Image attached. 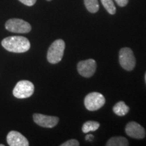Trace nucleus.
<instances>
[{
    "label": "nucleus",
    "mask_w": 146,
    "mask_h": 146,
    "mask_svg": "<svg viewBox=\"0 0 146 146\" xmlns=\"http://www.w3.org/2000/svg\"><path fill=\"white\" fill-rule=\"evenodd\" d=\"M120 64L126 70H133L135 67L136 60L133 51L129 47H123L119 52Z\"/></svg>",
    "instance_id": "39448f33"
},
{
    "label": "nucleus",
    "mask_w": 146,
    "mask_h": 146,
    "mask_svg": "<svg viewBox=\"0 0 146 146\" xmlns=\"http://www.w3.org/2000/svg\"><path fill=\"white\" fill-rule=\"evenodd\" d=\"M4 145H3V144H0V146H3Z\"/></svg>",
    "instance_id": "412c9836"
},
{
    "label": "nucleus",
    "mask_w": 146,
    "mask_h": 146,
    "mask_svg": "<svg viewBox=\"0 0 146 146\" xmlns=\"http://www.w3.org/2000/svg\"><path fill=\"white\" fill-rule=\"evenodd\" d=\"M87 10L91 13H96L99 10L100 5L98 0H84Z\"/></svg>",
    "instance_id": "4468645a"
},
{
    "label": "nucleus",
    "mask_w": 146,
    "mask_h": 146,
    "mask_svg": "<svg viewBox=\"0 0 146 146\" xmlns=\"http://www.w3.org/2000/svg\"><path fill=\"white\" fill-rule=\"evenodd\" d=\"M34 85L31 81L23 80L19 81L13 89L14 96L18 99H25L33 94Z\"/></svg>",
    "instance_id": "7ed1b4c3"
},
{
    "label": "nucleus",
    "mask_w": 146,
    "mask_h": 146,
    "mask_svg": "<svg viewBox=\"0 0 146 146\" xmlns=\"http://www.w3.org/2000/svg\"><path fill=\"white\" fill-rule=\"evenodd\" d=\"M145 83H146V73H145Z\"/></svg>",
    "instance_id": "aec40b11"
},
{
    "label": "nucleus",
    "mask_w": 146,
    "mask_h": 146,
    "mask_svg": "<svg viewBox=\"0 0 146 146\" xmlns=\"http://www.w3.org/2000/svg\"><path fill=\"white\" fill-rule=\"evenodd\" d=\"M113 111L117 116H124L129 112V107L124 102H119L113 107Z\"/></svg>",
    "instance_id": "9b49d317"
},
{
    "label": "nucleus",
    "mask_w": 146,
    "mask_h": 146,
    "mask_svg": "<svg viewBox=\"0 0 146 146\" xmlns=\"http://www.w3.org/2000/svg\"><path fill=\"white\" fill-rule=\"evenodd\" d=\"M94 135H91V134L87 135L86 137H85V139H86L87 141H92L93 140H94Z\"/></svg>",
    "instance_id": "6ab92c4d"
},
{
    "label": "nucleus",
    "mask_w": 146,
    "mask_h": 146,
    "mask_svg": "<svg viewBox=\"0 0 146 146\" xmlns=\"http://www.w3.org/2000/svg\"><path fill=\"white\" fill-rule=\"evenodd\" d=\"M126 133L128 136L134 139H141L145 136V131L144 128L137 123L136 122H130L126 126Z\"/></svg>",
    "instance_id": "1a4fd4ad"
},
{
    "label": "nucleus",
    "mask_w": 146,
    "mask_h": 146,
    "mask_svg": "<svg viewBox=\"0 0 146 146\" xmlns=\"http://www.w3.org/2000/svg\"><path fill=\"white\" fill-rule=\"evenodd\" d=\"M96 62L94 59H88L79 62L77 65L78 72L85 78H90L96 70Z\"/></svg>",
    "instance_id": "0eeeda50"
},
{
    "label": "nucleus",
    "mask_w": 146,
    "mask_h": 146,
    "mask_svg": "<svg viewBox=\"0 0 146 146\" xmlns=\"http://www.w3.org/2000/svg\"><path fill=\"white\" fill-rule=\"evenodd\" d=\"M115 1L120 7H125L127 5L129 0H115Z\"/></svg>",
    "instance_id": "a211bd4d"
},
{
    "label": "nucleus",
    "mask_w": 146,
    "mask_h": 146,
    "mask_svg": "<svg viewBox=\"0 0 146 146\" xmlns=\"http://www.w3.org/2000/svg\"><path fill=\"white\" fill-rule=\"evenodd\" d=\"M106 100L103 95L98 92H92L87 95L84 104L89 111H96L103 106Z\"/></svg>",
    "instance_id": "423d86ee"
},
{
    "label": "nucleus",
    "mask_w": 146,
    "mask_h": 146,
    "mask_svg": "<svg viewBox=\"0 0 146 146\" xmlns=\"http://www.w3.org/2000/svg\"><path fill=\"white\" fill-rule=\"evenodd\" d=\"M100 123L96 121H87L86 123H84L82 127V131L83 133H88L92 131H96L98 130L100 127Z\"/></svg>",
    "instance_id": "ddd939ff"
},
{
    "label": "nucleus",
    "mask_w": 146,
    "mask_h": 146,
    "mask_svg": "<svg viewBox=\"0 0 146 146\" xmlns=\"http://www.w3.org/2000/svg\"><path fill=\"white\" fill-rule=\"evenodd\" d=\"M47 1H52V0H47Z\"/></svg>",
    "instance_id": "4be33fe9"
},
{
    "label": "nucleus",
    "mask_w": 146,
    "mask_h": 146,
    "mask_svg": "<svg viewBox=\"0 0 146 146\" xmlns=\"http://www.w3.org/2000/svg\"><path fill=\"white\" fill-rule=\"evenodd\" d=\"M33 120L36 125L45 128L56 127L59 122V118L57 116H47L41 114H34Z\"/></svg>",
    "instance_id": "6e6552de"
},
{
    "label": "nucleus",
    "mask_w": 146,
    "mask_h": 146,
    "mask_svg": "<svg viewBox=\"0 0 146 146\" xmlns=\"http://www.w3.org/2000/svg\"><path fill=\"white\" fill-rule=\"evenodd\" d=\"M107 146H128L129 141L124 137H113L108 141Z\"/></svg>",
    "instance_id": "f8f14e48"
},
{
    "label": "nucleus",
    "mask_w": 146,
    "mask_h": 146,
    "mask_svg": "<svg viewBox=\"0 0 146 146\" xmlns=\"http://www.w3.org/2000/svg\"><path fill=\"white\" fill-rule=\"evenodd\" d=\"M1 45L8 52L14 53L26 52L31 47L29 39L22 36H11L5 38L1 41Z\"/></svg>",
    "instance_id": "f257e3e1"
},
{
    "label": "nucleus",
    "mask_w": 146,
    "mask_h": 146,
    "mask_svg": "<svg viewBox=\"0 0 146 146\" xmlns=\"http://www.w3.org/2000/svg\"><path fill=\"white\" fill-rule=\"evenodd\" d=\"M5 27L8 31L15 33H28L31 30L29 23L19 18H12L5 23Z\"/></svg>",
    "instance_id": "20e7f679"
},
{
    "label": "nucleus",
    "mask_w": 146,
    "mask_h": 146,
    "mask_svg": "<svg viewBox=\"0 0 146 146\" xmlns=\"http://www.w3.org/2000/svg\"><path fill=\"white\" fill-rule=\"evenodd\" d=\"M19 1L27 6H32L36 3V0H19Z\"/></svg>",
    "instance_id": "f3484780"
},
{
    "label": "nucleus",
    "mask_w": 146,
    "mask_h": 146,
    "mask_svg": "<svg viewBox=\"0 0 146 146\" xmlns=\"http://www.w3.org/2000/svg\"><path fill=\"white\" fill-rule=\"evenodd\" d=\"M65 50V43L62 39L54 41L49 47L47 54L48 62L51 64H57L62 59Z\"/></svg>",
    "instance_id": "f03ea898"
},
{
    "label": "nucleus",
    "mask_w": 146,
    "mask_h": 146,
    "mask_svg": "<svg viewBox=\"0 0 146 146\" xmlns=\"http://www.w3.org/2000/svg\"><path fill=\"white\" fill-rule=\"evenodd\" d=\"M7 142L10 146H29V141L21 133L12 131L7 135Z\"/></svg>",
    "instance_id": "9d476101"
},
{
    "label": "nucleus",
    "mask_w": 146,
    "mask_h": 146,
    "mask_svg": "<svg viewBox=\"0 0 146 146\" xmlns=\"http://www.w3.org/2000/svg\"><path fill=\"white\" fill-rule=\"evenodd\" d=\"M62 146H78L79 142L76 139H70L68 141L64 142L61 145Z\"/></svg>",
    "instance_id": "dca6fc26"
},
{
    "label": "nucleus",
    "mask_w": 146,
    "mask_h": 146,
    "mask_svg": "<svg viewBox=\"0 0 146 146\" xmlns=\"http://www.w3.org/2000/svg\"><path fill=\"white\" fill-rule=\"evenodd\" d=\"M102 5H104V8L107 10L110 14H116V7L112 0H101Z\"/></svg>",
    "instance_id": "2eb2a0df"
}]
</instances>
